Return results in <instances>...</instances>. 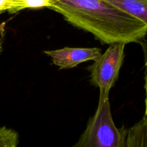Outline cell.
<instances>
[{"instance_id":"1","label":"cell","mask_w":147,"mask_h":147,"mask_svg":"<svg viewBox=\"0 0 147 147\" xmlns=\"http://www.w3.org/2000/svg\"><path fill=\"white\" fill-rule=\"evenodd\" d=\"M49 9L105 44L139 42L147 25L105 0H58Z\"/></svg>"},{"instance_id":"2","label":"cell","mask_w":147,"mask_h":147,"mask_svg":"<svg viewBox=\"0 0 147 147\" xmlns=\"http://www.w3.org/2000/svg\"><path fill=\"white\" fill-rule=\"evenodd\" d=\"M127 129L116 127L112 119L109 93H99L95 115L75 147H125Z\"/></svg>"},{"instance_id":"3","label":"cell","mask_w":147,"mask_h":147,"mask_svg":"<svg viewBox=\"0 0 147 147\" xmlns=\"http://www.w3.org/2000/svg\"><path fill=\"white\" fill-rule=\"evenodd\" d=\"M125 42L110 44L89 67L91 83L99 89V93H109L115 85L125 56Z\"/></svg>"},{"instance_id":"4","label":"cell","mask_w":147,"mask_h":147,"mask_svg":"<svg viewBox=\"0 0 147 147\" xmlns=\"http://www.w3.org/2000/svg\"><path fill=\"white\" fill-rule=\"evenodd\" d=\"M43 53L51 58L52 62L59 69L73 68L84 62L98 58L102 55L99 48L63 47L53 50H45Z\"/></svg>"},{"instance_id":"5","label":"cell","mask_w":147,"mask_h":147,"mask_svg":"<svg viewBox=\"0 0 147 147\" xmlns=\"http://www.w3.org/2000/svg\"><path fill=\"white\" fill-rule=\"evenodd\" d=\"M147 25V0H105Z\"/></svg>"},{"instance_id":"6","label":"cell","mask_w":147,"mask_h":147,"mask_svg":"<svg viewBox=\"0 0 147 147\" xmlns=\"http://www.w3.org/2000/svg\"><path fill=\"white\" fill-rule=\"evenodd\" d=\"M125 146H147V118L144 116L138 123L127 130Z\"/></svg>"},{"instance_id":"7","label":"cell","mask_w":147,"mask_h":147,"mask_svg":"<svg viewBox=\"0 0 147 147\" xmlns=\"http://www.w3.org/2000/svg\"><path fill=\"white\" fill-rule=\"evenodd\" d=\"M58 0H13L11 13H15L24 9H39L51 7Z\"/></svg>"},{"instance_id":"8","label":"cell","mask_w":147,"mask_h":147,"mask_svg":"<svg viewBox=\"0 0 147 147\" xmlns=\"http://www.w3.org/2000/svg\"><path fill=\"white\" fill-rule=\"evenodd\" d=\"M19 144L17 131L6 126L0 127V147H16Z\"/></svg>"},{"instance_id":"9","label":"cell","mask_w":147,"mask_h":147,"mask_svg":"<svg viewBox=\"0 0 147 147\" xmlns=\"http://www.w3.org/2000/svg\"><path fill=\"white\" fill-rule=\"evenodd\" d=\"M143 47L144 53V58H145V67H146V74H147V34L139 41Z\"/></svg>"},{"instance_id":"10","label":"cell","mask_w":147,"mask_h":147,"mask_svg":"<svg viewBox=\"0 0 147 147\" xmlns=\"http://www.w3.org/2000/svg\"><path fill=\"white\" fill-rule=\"evenodd\" d=\"M146 92V98H145V115L144 116L147 118V74L145 76V85H144Z\"/></svg>"},{"instance_id":"11","label":"cell","mask_w":147,"mask_h":147,"mask_svg":"<svg viewBox=\"0 0 147 147\" xmlns=\"http://www.w3.org/2000/svg\"><path fill=\"white\" fill-rule=\"evenodd\" d=\"M2 51V42L0 41V53Z\"/></svg>"},{"instance_id":"12","label":"cell","mask_w":147,"mask_h":147,"mask_svg":"<svg viewBox=\"0 0 147 147\" xmlns=\"http://www.w3.org/2000/svg\"><path fill=\"white\" fill-rule=\"evenodd\" d=\"M0 14H1V13H0Z\"/></svg>"}]
</instances>
